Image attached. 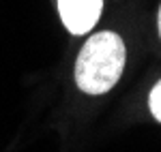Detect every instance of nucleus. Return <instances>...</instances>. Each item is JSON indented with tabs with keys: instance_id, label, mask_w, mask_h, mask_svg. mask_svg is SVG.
Here are the masks:
<instances>
[{
	"instance_id": "4",
	"label": "nucleus",
	"mask_w": 161,
	"mask_h": 152,
	"mask_svg": "<svg viewBox=\"0 0 161 152\" xmlns=\"http://www.w3.org/2000/svg\"><path fill=\"white\" fill-rule=\"evenodd\" d=\"M159 34H161V7H159Z\"/></svg>"
},
{
	"instance_id": "1",
	"label": "nucleus",
	"mask_w": 161,
	"mask_h": 152,
	"mask_svg": "<svg viewBox=\"0 0 161 152\" xmlns=\"http://www.w3.org/2000/svg\"><path fill=\"white\" fill-rule=\"evenodd\" d=\"M125 69V43L116 32H97L84 43L75 64V81L86 94H103Z\"/></svg>"
},
{
	"instance_id": "3",
	"label": "nucleus",
	"mask_w": 161,
	"mask_h": 152,
	"mask_svg": "<svg viewBox=\"0 0 161 152\" xmlns=\"http://www.w3.org/2000/svg\"><path fill=\"white\" fill-rule=\"evenodd\" d=\"M148 105H150V112H153V116H155V118L161 122V81L155 86V88H153V92H150Z\"/></svg>"
},
{
	"instance_id": "2",
	"label": "nucleus",
	"mask_w": 161,
	"mask_h": 152,
	"mask_svg": "<svg viewBox=\"0 0 161 152\" xmlns=\"http://www.w3.org/2000/svg\"><path fill=\"white\" fill-rule=\"evenodd\" d=\"M103 0H58V11L64 28L71 34H86L99 22Z\"/></svg>"
}]
</instances>
